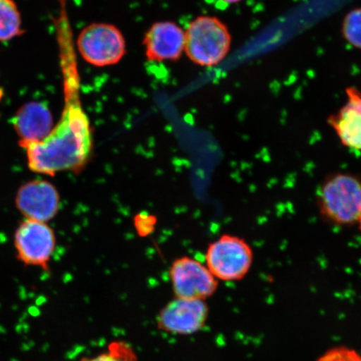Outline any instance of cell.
Wrapping results in <instances>:
<instances>
[{
    "instance_id": "cell-1",
    "label": "cell",
    "mask_w": 361,
    "mask_h": 361,
    "mask_svg": "<svg viewBox=\"0 0 361 361\" xmlns=\"http://www.w3.org/2000/svg\"><path fill=\"white\" fill-rule=\"evenodd\" d=\"M66 105L60 121L42 141L20 143L29 169L54 176L63 171L83 168L92 148L88 117L81 107L75 82L66 80Z\"/></svg>"
},
{
    "instance_id": "cell-2",
    "label": "cell",
    "mask_w": 361,
    "mask_h": 361,
    "mask_svg": "<svg viewBox=\"0 0 361 361\" xmlns=\"http://www.w3.org/2000/svg\"><path fill=\"white\" fill-rule=\"evenodd\" d=\"M320 215L329 223L349 226L361 213V182L354 175L336 173L324 180L318 193Z\"/></svg>"
},
{
    "instance_id": "cell-3",
    "label": "cell",
    "mask_w": 361,
    "mask_h": 361,
    "mask_svg": "<svg viewBox=\"0 0 361 361\" xmlns=\"http://www.w3.org/2000/svg\"><path fill=\"white\" fill-rule=\"evenodd\" d=\"M185 52L195 64L214 66L227 56L232 37L227 25L219 18L200 16L192 21L185 32Z\"/></svg>"
},
{
    "instance_id": "cell-4",
    "label": "cell",
    "mask_w": 361,
    "mask_h": 361,
    "mask_svg": "<svg viewBox=\"0 0 361 361\" xmlns=\"http://www.w3.org/2000/svg\"><path fill=\"white\" fill-rule=\"evenodd\" d=\"M254 262L250 243L240 237L224 234L212 243L206 252V266L212 274L224 282L242 281Z\"/></svg>"
},
{
    "instance_id": "cell-5",
    "label": "cell",
    "mask_w": 361,
    "mask_h": 361,
    "mask_svg": "<svg viewBox=\"0 0 361 361\" xmlns=\"http://www.w3.org/2000/svg\"><path fill=\"white\" fill-rule=\"evenodd\" d=\"M78 47L84 60L97 67L117 64L126 52L123 33L115 25L106 23L85 27L78 36Z\"/></svg>"
},
{
    "instance_id": "cell-6",
    "label": "cell",
    "mask_w": 361,
    "mask_h": 361,
    "mask_svg": "<svg viewBox=\"0 0 361 361\" xmlns=\"http://www.w3.org/2000/svg\"><path fill=\"white\" fill-rule=\"evenodd\" d=\"M169 275L176 298L206 300L218 290V279L207 266L190 257L176 259Z\"/></svg>"
},
{
    "instance_id": "cell-7",
    "label": "cell",
    "mask_w": 361,
    "mask_h": 361,
    "mask_svg": "<svg viewBox=\"0 0 361 361\" xmlns=\"http://www.w3.org/2000/svg\"><path fill=\"white\" fill-rule=\"evenodd\" d=\"M17 258L23 264L48 269L56 248V235L47 223L25 219L15 234Z\"/></svg>"
},
{
    "instance_id": "cell-8",
    "label": "cell",
    "mask_w": 361,
    "mask_h": 361,
    "mask_svg": "<svg viewBox=\"0 0 361 361\" xmlns=\"http://www.w3.org/2000/svg\"><path fill=\"white\" fill-rule=\"evenodd\" d=\"M209 316L205 300L176 298L157 316L159 331L175 336H190L205 327Z\"/></svg>"
},
{
    "instance_id": "cell-9",
    "label": "cell",
    "mask_w": 361,
    "mask_h": 361,
    "mask_svg": "<svg viewBox=\"0 0 361 361\" xmlns=\"http://www.w3.org/2000/svg\"><path fill=\"white\" fill-rule=\"evenodd\" d=\"M16 203L25 219L47 223L58 213L60 195L51 183L34 180L19 189Z\"/></svg>"
},
{
    "instance_id": "cell-10",
    "label": "cell",
    "mask_w": 361,
    "mask_h": 361,
    "mask_svg": "<svg viewBox=\"0 0 361 361\" xmlns=\"http://www.w3.org/2000/svg\"><path fill=\"white\" fill-rule=\"evenodd\" d=\"M186 35L182 28L171 21L153 24L143 39L149 61H178L185 51Z\"/></svg>"
},
{
    "instance_id": "cell-11",
    "label": "cell",
    "mask_w": 361,
    "mask_h": 361,
    "mask_svg": "<svg viewBox=\"0 0 361 361\" xmlns=\"http://www.w3.org/2000/svg\"><path fill=\"white\" fill-rule=\"evenodd\" d=\"M345 93V105L329 116L328 124L343 146L361 151V93L354 87L346 88Z\"/></svg>"
},
{
    "instance_id": "cell-12",
    "label": "cell",
    "mask_w": 361,
    "mask_h": 361,
    "mask_svg": "<svg viewBox=\"0 0 361 361\" xmlns=\"http://www.w3.org/2000/svg\"><path fill=\"white\" fill-rule=\"evenodd\" d=\"M13 126L20 143L42 141L53 128L51 112L44 104L30 102L17 111Z\"/></svg>"
},
{
    "instance_id": "cell-13",
    "label": "cell",
    "mask_w": 361,
    "mask_h": 361,
    "mask_svg": "<svg viewBox=\"0 0 361 361\" xmlns=\"http://www.w3.org/2000/svg\"><path fill=\"white\" fill-rule=\"evenodd\" d=\"M24 33L21 15L15 0H0V42H7Z\"/></svg>"
},
{
    "instance_id": "cell-14",
    "label": "cell",
    "mask_w": 361,
    "mask_h": 361,
    "mask_svg": "<svg viewBox=\"0 0 361 361\" xmlns=\"http://www.w3.org/2000/svg\"><path fill=\"white\" fill-rule=\"evenodd\" d=\"M81 361H137L132 345L125 341H113L107 350L94 357H85Z\"/></svg>"
},
{
    "instance_id": "cell-15",
    "label": "cell",
    "mask_w": 361,
    "mask_h": 361,
    "mask_svg": "<svg viewBox=\"0 0 361 361\" xmlns=\"http://www.w3.org/2000/svg\"><path fill=\"white\" fill-rule=\"evenodd\" d=\"M342 34L352 47L361 49V8L347 13L342 24Z\"/></svg>"
},
{
    "instance_id": "cell-16",
    "label": "cell",
    "mask_w": 361,
    "mask_h": 361,
    "mask_svg": "<svg viewBox=\"0 0 361 361\" xmlns=\"http://www.w3.org/2000/svg\"><path fill=\"white\" fill-rule=\"evenodd\" d=\"M316 361H361V355L346 346H336L324 352Z\"/></svg>"
},
{
    "instance_id": "cell-17",
    "label": "cell",
    "mask_w": 361,
    "mask_h": 361,
    "mask_svg": "<svg viewBox=\"0 0 361 361\" xmlns=\"http://www.w3.org/2000/svg\"><path fill=\"white\" fill-rule=\"evenodd\" d=\"M156 220L154 216L149 214H140L135 218V226L140 235L146 236L154 228Z\"/></svg>"
},
{
    "instance_id": "cell-18",
    "label": "cell",
    "mask_w": 361,
    "mask_h": 361,
    "mask_svg": "<svg viewBox=\"0 0 361 361\" xmlns=\"http://www.w3.org/2000/svg\"><path fill=\"white\" fill-rule=\"evenodd\" d=\"M220 1L227 3V4H237L243 1V0H220Z\"/></svg>"
},
{
    "instance_id": "cell-19",
    "label": "cell",
    "mask_w": 361,
    "mask_h": 361,
    "mask_svg": "<svg viewBox=\"0 0 361 361\" xmlns=\"http://www.w3.org/2000/svg\"><path fill=\"white\" fill-rule=\"evenodd\" d=\"M358 224H359L360 230V232H361V213H360V218H359V220H358Z\"/></svg>"
}]
</instances>
